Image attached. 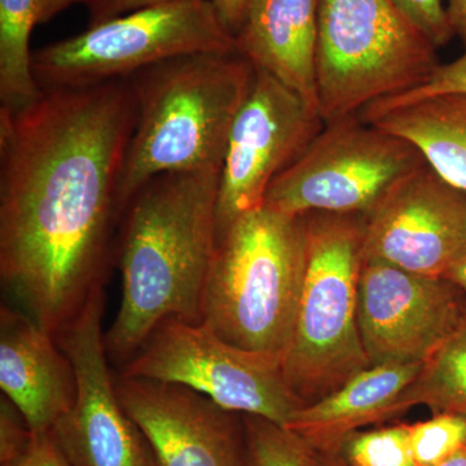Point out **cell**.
Returning a JSON list of instances; mask_svg holds the SVG:
<instances>
[{
    "mask_svg": "<svg viewBox=\"0 0 466 466\" xmlns=\"http://www.w3.org/2000/svg\"><path fill=\"white\" fill-rule=\"evenodd\" d=\"M135 122L126 78L42 88L29 106L0 108V276L52 336L103 285L115 257Z\"/></svg>",
    "mask_w": 466,
    "mask_h": 466,
    "instance_id": "obj_1",
    "label": "cell"
},
{
    "mask_svg": "<svg viewBox=\"0 0 466 466\" xmlns=\"http://www.w3.org/2000/svg\"><path fill=\"white\" fill-rule=\"evenodd\" d=\"M220 173L159 174L126 207L115 251L121 305L106 332L110 363L124 367L168 319L202 323L217 249Z\"/></svg>",
    "mask_w": 466,
    "mask_h": 466,
    "instance_id": "obj_2",
    "label": "cell"
},
{
    "mask_svg": "<svg viewBox=\"0 0 466 466\" xmlns=\"http://www.w3.org/2000/svg\"><path fill=\"white\" fill-rule=\"evenodd\" d=\"M256 69L238 51L193 54L126 76L137 122L118 187L119 220L159 174L222 170L229 133Z\"/></svg>",
    "mask_w": 466,
    "mask_h": 466,
    "instance_id": "obj_3",
    "label": "cell"
},
{
    "mask_svg": "<svg viewBox=\"0 0 466 466\" xmlns=\"http://www.w3.org/2000/svg\"><path fill=\"white\" fill-rule=\"evenodd\" d=\"M305 266V216L266 207L242 214L218 233L202 323L238 348L284 358Z\"/></svg>",
    "mask_w": 466,
    "mask_h": 466,
    "instance_id": "obj_4",
    "label": "cell"
},
{
    "mask_svg": "<svg viewBox=\"0 0 466 466\" xmlns=\"http://www.w3.org/2000/svg\"><path fill=\"white\" fill-rule=\"evenodd\" d=\"M306 266L289 346L288 385L303 406L370 367L358 323L363 214H306Z\"/></svg>",
    "mask_w": 466,
    "mask_h": 466,
    "instance_id": "obj_5",
    "label": "cell"
},
{
    "mask_svg": "<svg viewBox=\"0 0 466 466\" xmlns=\"http://www.w3.org/2000/svg\"><path fill=\"white\" fill-rule=\"evenodd\" d=\"M437 50L391 0H320L317 87L324 124L425 84L441 64Z\"/></svg>",
    "mask_w": 466,
    "mask_h": 466,
    "instance_id": "obj_6",
    "label": "cell"
},
{
    "mask_svg": "<svg viewBox=\"0 0 466 466\" xmlns=\"http://www.w3.org/2000/svg\"><path fill=\"white\" fill-rule=\"evenodd\" d=\"M236 51L235 35L208 0H171L33 51L39 88L126 78L168 58Z\"/></svg>",
    "mask_w": 466,
    "mask_h": 466,
    "instance_id": "obj_7",
    "label": "cell"
},
{
    "mask_svg": "<svg viewBox=\"0 0 466 466\" xmlns=\"http://www.w3.org/2000/svg\"><path fill=\"white\" fill-rule=\"evenodd\" d=\"M426 164L412 143L350 116L324 124L278 175L263 207L288 214H367L401 177Z\"/></svg>",
    "mask_w": 466,
    "mask_h": 466,
    "instance_id": "obj_8",
    "label": "cell"
},
{
    "mask_svg": "<svg viewBox=\"0 0 466 466\" xmlns=\"http://www.w3.org/2000/svg\"><path fill=\"white\" fill-rule=\"evenodd\" d=\"M118 373L186 386L232 412L281 426L303 407L285 379L283 357L238 348L204 323L179 319L159 324Z\"/></svg>",
    "mask_w": 466,
    "mask_h": 466,
    "instance_id": "obj_9",
    "label": "cell"
},
{
    "mask_svg": "<svg viewBox=\"0 0 466 466\" xmlns=\"http://www.w3.org/2000/svg\"><path fill=\"white\" fill-rule=\"evenodd\" d=\"M104 305L100 285L55 336L75 370L76 391L72 407L52 426V440L70 466H159L119 400L103 332Z\"/></svg>",
    "mask_w": 466,
    "mask_h": 466,
    "instance_id": "obj_10",
    "label": "cell"
},
{
    "mask_svg": "<svg viewBox=\"0 0 466 466\" xmlns=\"http://www.w3.org/2000/svg\"><path fill=\"white\" fill-rule=\"evenodd\" d=\"M323 127L320 115L296 92L256 69L229 133L218 193V233L236 218L262 208L276 177L302 155Z\"/></svg>",
    "mask_w": 466,
    "mask_h": 466,
    "instance_id": "obj_11",
    "label": "cell"
},
{
    "mask_svg": "<svg viewBox=\"0 0 466 466\" xmlns=\"http://www.w3.org/2000/svg\"><path fill=\"white\" fill-rule=\"evenodd\" d=\"M466 319V293L449 279L363 260L358 323L370 367L425 363Z\"/></svg>",
    "mask_w": 466,
    "mask_h": 466,
    "instance_id": "obj_12",
    "label": "cell"
},
{
    "mask_svg": "<svg viewBox=\"0 0 466 466\" xmlns=\"http://www.w3.org/2000/svg\"><path fill=\"white\" fill-rule=\"evenodd\" d=\"M466 257V192L428 164L364 214L363 260L446 278Z\"/></svg>",
    "mask_w": 466,
    "mask_h": 466,
    "instance_id": "obj_13",
    "label": "cell"
},
{
    "mask_svg": "<svg viewBox=\"0 0 466 466\" xmlns=\"http://www.w3.org/2000/svg\"><path fill=\"white\" fill-rule=\"evenodd\" d=\"M116 386L159 466H245L240 413L175 383L116 373Z\"/></svg>",
    "mask_w": 466,
    "mask_h": 466,
    "instance_id": "obj_14",
    "label": "cell"
},
{
    "mask_svg": "<svg viewBox=\"0 0 466 466\" xmlns=\"http://www.w3.org/2000/svg\"><path fill=\"white\" fill-rule=\"evenodd\" d=\"M0 388L34 433L50 431L76 400L75 370L56 337L8 305L0 309Z\"/></svg>",
    "mask_w": 466,
    "mask_h": 466,
    "instance_id": "obj_15",
    "label": "cell"
},
{
    "mask_svg": "<svg viewBox=\"0 0 466 466\" xmlns=\"http://www.w3.org/2000/svg\"><path fill=\"white\" fill-rule=\"evenodd\" d=\"M424 363L372 366L323 400L300 407L285 429L319 453H339L343 441L368 425L383 424L412 410L408 397Z\"/></svg>",
    "mask_w": 466,
    "mask_h": 466,
    "instance_id": "obj_16",
    "label": "cell"
},
{
    "mask_svg": "<svg viewBox=\"0 0 466 466\" xmlns=\"http://www.w3.org/2000/svg\"><path fill=\"white\" fill-rule=\"evenodd\" d=\"M320 0H253L236 51L319 113L317 52ZM320 115V113H319Z\"/></svg>",
    "mask_w": 466,
    "mask_h": 466,
    "instance_id": "obj_17",
    "label": "cell"
},
{
    "mask_svg": "<svg viewBox=\"0 0 466 466\" xmlns=\"http://www.w3.org/2000/svg\"><path fill=\"white\" fill-rule=\"evenodd\" d=\"M368 124L412 143L429 167L466 192V94L429 97Z\"/></svg>",
    "mask_w": 466,
    "mask_h": 466,
    "instance_id": "obj_18",
    "label": "cell"
},
{
    "mask_svg": "<svg viewBox=\"0 0 466 466\" xmlns=\"http://www.w3.org/2000/svg\"><path fill=\"white\" fill-rule=\"evenodd\" d=\"M39 0H0V108L20 109L41 95L34 78L30 34Z\"/></svg>",
    "mask_w": 466,
    "mask_h": 466,
    "instance_id": "obj_19",
    "label": "cell"
},
{
    "mask_svg": "<svg viewBox=\"0 0 466 466\" xmlns=\"http://www.w3.org/2000/svg\"><path fill=\"white\" fill-rule=\"evenodd\" d=\"M408 397L413 406L466 419V319L422 364Z\"/></svg>",
    "mask_w": 466,
    "mask_h": 466,
    "instance_id": "obj_20",
    "label": "cell"
},
{
    "mask_svg": "<svg viewBox=\"0 0 466 466\" xmlns=\"http://www.w3.org/2000/svg\"><path fill=\"white\" fill-rule=\"evenodd\" d=\"M241 416L245 466H314L315 451L299 435L265 417Z\"/></svg>",
    "mask_w": 466,
    "mask_h": 466,
    "instance_id": "obj_21",
    "label": "cell"
},
{
    "mask_svg": "<svg viewBox=\"0 0 466 466\" xmlns=\"http://www.w3.org/2000/svg\"><path fill=\"white\" fill-rule=\"evenodd\" d=\"M339 455L349 466H417L410 449V424L359 431L343 441Z\"/></svg>",
    "mask_w": 466,
    "mask_h": 466,
    "instance_id": "obj_22",
    "label": "cell"
},
{
    "mask_svg": "<svg viewBox=\"0 0 466 466\" xmlns=\"http://www.w3.org/2000/svg\"><path fill=\"white\" fill-rule=\"evenodd\" d=\"M466 443V419L437 413L410 424V449L417 466H433Z\"/></svg>",
    "mask_w": 466,
    "mask_h": 466,
    "instance_id": "obj_23",
    "label": "cell"
},
{
    "mask_svg": "<svg viewBox=\"0 0 466 466\" xmlns=\"http://www.w3.org/2000/svg\"><path fill=\"white\" fill-rule=\"evenodd\" d=\"M446 94H466V46L465 52L461 56L451 63H441L425 84L419 86L415 90L376 101V103L366 106L358 116L363 121L370 122L377 116L400 108V106Z\"/></svg>",
    "mask_w": 466,
    "mask_h": 466,
    "instance_id": "obj_24",
    "label": "cell"
},
{
    "mask_svg": "<svg viewBox=\"0 0 466 466\" xmlns=\"http://www.w3.org/2000/svg\"><path fill=\"white\" fill-rule=\"evenodd\" d=\"M391 2L438 48L449 45L455 38L443 0H391Z\"/></svg>",
    "mask_w": 466,
    "mask_h": 466,
    "instance_id": "obj_25",
    "label": "cell"
},
{
    "mask_svg": "<svg viewBox=\"0 0 466 466\" xmlns=\"http://www.w3.org/2000/svg\"><path fill=\"white\" fill-rule=\"evenodd\" d=\"M0 403V464H5L25 449L33 431L20 410L5 395Z\"/></svg>",
    "mask_w": 466,
    "mask_h": 466,
    "instance_id": "obj_26",
    "label": "cell"
},
{
    "mask_svg": "<svg viewBox=\"0 0 466 466\" xmlns=\"http://www.w3.org/2000/svg\"><path fill=\"white\" fill-rule=\"evenodd\" d=\"M0 466H70L64 458L50 431L32 433L25 449L16 458Z\"/></svg>",
    "mask_w": 466,
    "mask_h": 466,
    "instance_id": "obj_27",
    "label": "cell"
},
{
    "mask_svg": "<svg viewBox=\"0 0 466 466\" xmlns=\"http://www.w3.org/2000/svg\"><path fill=\"white\" fill-rule=\"evenodd\" d=\"M167 2L171 0H81L87 8L88 27Z\"/></svg>",
    "mask_w": 466,
    "mask_h": 466,
    "instance_id": "obj_28",
    "label": "cell"
},
{
    "mask_svg": "<svg viewBox=\"0 0 466 466\" xmlns=\"http://www.w3.org/2000/svg\"><path fill=\"white\" fill-rule=\"evenodd\" d=\"M208 2L216 9L227 29L236 36L247 18L253 0H208Z\"/></svg>",
    "mask_w": 466,
    "mask_h": 466,
    "instance_id": "obj_29",
    "label": "cell"
},
{
    "mask_svg": "<svg viewBox=\"0 0 466 466\" xmlns=\"http://www.w3.org/2000/svg\"><path fill=\"white\" fill-rule=\"evenodd\" d=\"M446 8L453 35L466 46V0H449Z\"/></svg>",
    "mask_w": 466,
    "mask_h": 466,
    "instance_id": "obj_30",
    "label": "cell"
},
{
    "mask_svg": "<svg viewBox=\"0 0 466 466\" xmlns=\"http://www.w3.org/2000/svg\"><path fill=\"white\" fill-rule=\"evenodd\" d=\"M81 0H39V24H46Z\"/></svg>",
    "mask_w": 466,
    "mask_h": 466,
    "instance_id": "obj_31",
    "label": "cell"
},
{
    "mask_svg": "<svg viewBox=\"0 0 466 466\" xmlns=\"http://www.w3.org/2000/svg\"><path fill=\"white\" fill-rule=\"evenodd\" d=\"M314 466H349L339 453L315 452Z\"/></svg>",
    "mask_w": 466,
    "mask_h": 466,
    "instance_id": "obj_32",
    "label": "cell"
},
{
    "mask_svg": "<svg viewBox=\"0 0 466 466\" xmlns=\"http://www.w3.org/2000/svg\"><path fill=\"white\" fill-rule=\"evenodd\" d=\"M433 466H466V443Z\"/></svg>",
    "mask_w": 466,
    "mask_h": 466,
    "instance_id": "obj_33",
    "label": "cell"
},
{
    "mask_svg": "<svg viewBox=\"0 0 466 466\" xmlns=\"http://www.w3.org/2000/svg\"><path fill=\"white\" fill-rule=\"evenodd\" d=\"M444 279H449L466 293V257Z\"/></svg>",
    "mask_w": 466,
    "mask_h": 466,
    "instance_id": "obj_34",
    "label": "cell"
}]
</instances>
